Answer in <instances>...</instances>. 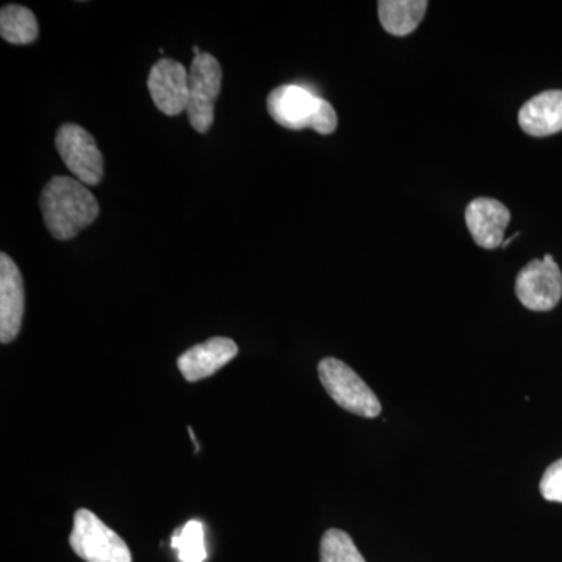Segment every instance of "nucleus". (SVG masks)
I'll return each instance as SVG.
<instances>
[{
  "label": "nucleus",
  "mask_w": 562,
  "mask_h": 562,
  "mask_svg": "<svg viewBox=\"0 0 562 562\" xmlns=\"http://www.w3.org/2000/svg\"><path fill=\"white\" fill-rule=\"evenodd\" d=\"M50 235L60 241L76 238L98 220L99 203L87 184L70 177H54L44 187L40 201Z\"/></svg>",
  "instance_id": "obj_1"
},
{
  "label": "nucleus",
  "mask_w": 562,
  "mask_h": 562,
  "mask_svg": "<svg viewBox=\"0 0 562 562\" xmlns=\"http://www.w3.org/2000/svg\"><path fill=\"white\" fill-rule=\"evenodd\" d=\"M268 111L277 124L290 131L313 128L319 135H331L338 127V114L331 103L301 85L276 88L268 95Z\"/></svg>",
  "instance_id": "obj_2"
},
{
  "label": "nucleus",
  "mask_w": 562,
  "mask_h": 562,
  "mask_svg": "<svg viewBox=\"0 0 562 562\" xmlns=\"http://www.w3.org/2000/svg\"><path fill=\"white\" fill-rule=\"evenodd\" d=\"M69 543L77 557L87 562H133L124 539L88 509L81 508L74 516Z\"/></svg>",
  "instance_id": "obj_3"
},
{
  "label": "nucleus",
  "mask_w": 562,
  "mask_h": 562,
  "mask_svg": "<svg viewBox=\"0 0 562 562\" xmlns=\"http://www.w3.org/2000/svg\"><path fill=\"white\" fill-rule=\"evenodd\" d=\"M319 379L328 395L346 412L369 419L382 413V403L371 387L346 362L325 358L319 362Z\"/></svg>",
  "instance_id": "obj_4"
},
{
  "label": "nucleus",
  "mask_w": 562,
  "mask_h": 562,
  "mask_svg": "<svg viewBox=\"0 0 562 562\" xmlns=\"http://www.w3.org/2000/svg\"><path fill=\"white\" fill-rule=\"evenodd\" d=\"M222 69L211 54L194 57L190 68V101L188 120L195 132L206 133L214 122V106L220 98Z\"/></svg>",
  "instance_id": "obj_5"
},
{
  "label": "nucleus",
  "mask_w": 562,
  "mask_h": 562,
  "mask_svg": "<svg viewBox=\"0 0 562 562\" xmlns=\"http://www.w3.org/2000/svg\"><path fill=\"white\" fill-rule=\"evenodd\" d=\"M55 146L77 180L90 187L101 183L103 155L90 132L77 124H63L55 136Z\"/></svg>",
  "instance_id": "obj_6"
},
{
  "label": "nucleus",
  "mask_w": 562,
  "mask_h": 562,
  "mask_svg": "<svg viewBox=\"0 0 562 562\" xmlns=\"http://www.w3.org/2000/svg\"><path fill=\"white\" fill-rule=\"evenodd\" d=\"M516 295L532 312H550L561 302L562 273L552 255L525 266L517 276Z\"/></svg>",
  "instance_id": "obj_7"
},
{
  "label": "nucleus",
  "mask_w": 562,
  "mask_h": 562,
  "mask_svg": "<svg viewBox=\"0 0 562 562\" xmlns=\"http://www.w3.org/2000/svg\"><path fill=\"white\" fill-rule=\"evenodd\" d=\"M147 88L161 113L179 116L190 101V69L172 58H162L150 69Z\"/></svg>",
  "instance_id": "obj_8"
},
{
  "label": "nucleus",
  "mask_w": 562,
  "mask_h": 562,
  "mask_svg": "<svg viewBox=\"0 0 562 562\" xmlns=\"http://www.w3.org/2000/svg\"><path fill=\"white\" fill-rule=\"evenodd\" d=\"M24 281L16 262L0 255V341L13 342L20 335L24 317Z\"/></svg>",
  "instance_id": "obj_9"
},
{
  "label": "nucleus",
  "mask_w": 562,
  "mask_h": 562,
  "mask_svg": "<svg viewBox=\"0 0 562 562\" xmlns=\"http://www.w3.org/2000/svg\"><path fill=\"white\" fill-rule=\"evenodd\" d=\"M512 221L508 206L497 199L479 198L465 209V225L473 241L483 249H497L503 244L505 231Z\"/></svg>",
  "instance_id": "obj_10"
},
{
  "label": "nucleus",
  "mask_w": 562,
  "mask_h": 562,
  "mask_svg": "<svg viewBox=\"0 0 562 562\" xmlns=\"http://www.w3.org/2000/svg\"><path fill=\"white\" fill-rule=\"evenodd\" d=\"M238 355V346L233 339L211 338L184 351L179 358V369L184 380L190 383L209 379L228 364Z\"/></svg>",
  "instance_id": "obj_11"
},
{
  "label": "nucleus",
  "mask_w": 562,
  "mask_h": 562,
  "mask_svg": "<svg viewBox=\"0 0 562 562\" xmlns=\"http://www.w3.org/2000/svg\"><path fill=\"white\" fill-rule=\"evenodd\" d=\"M519 125L536 138L562 132V91H543L530 99L519 111Z\"/></svg>",
  "instance_id": "obj_12"
},
{
  "label": "nucleus",
  "mask_w": 562,
  "mask_h": 562,
  "mask_svg": "<svg viewBox=\"0 0 562 562\" xmlns=\"http://www.w3.org/2000/svg\"><path fill=\"white\" fill-rule=\"evenodd\" d=\"M427 7L425 0H382L379 2L380 24L391 35H409L419 27Z\"/></svg>",
  "instance_id": "obj_13"
},
{
  "label": "nucleus",
  "mask_w": 562,
  "mask_h": 562,
  "mask_svg": "<svg viewBox=\"0 0 562 562\" xmlns=\"http://www.w3.org/2000/svg\"><path fill=\"white\" fill-rule=\"evenodd\" d=\"M40 27L32 10L22 5H5L0 11V35L10 44H32L38 38Z\"/></svg>",
  "instance_id": "obj_14"
},
{
  "label": "nucleus",
  "mask_w": 562,
  "mask_h": 562,
  "mask_svg": "<svg viewBox=\"0 0 562 562\" xmlns=\"http://www.w3.org/2000/svg\"><path fill=\"white\" fill-rule=\"evenodd\" d=\"M171 547L179 554L180 562H205L209 558L205 547V531L202 522L190 520L172 536Z\"/></svg>",
  "instance_id": "obj_15"
},
{
  "label": "nucleus",
  "mask_w": 562,
  "mask_h": 562,
  "mask_svg": "<svg viewBox=\"0 0 562 562\" xmlns=\"http://www.w3.org/2000/svg\"><path fill=\"white\" fill-rule=\"evenodd\" d=\"M321 562H366L347 532L328 530L321 542Z\"/></svg>",
  "instance_id": "obj_16"
},
{
  "label": "nucleus",
  "mask_w": 562,
  "mask_h": 562,
  "mask_svg": "<svg viewBox=\"0 0 562 562\" xmlns=\"http://www.w3.org/2000/svg\"><path fill=\"white\" fill-rule=\"evenodd\" d=\"M539 487L546 501L562 503V458L547 469Z\"/></svg>",
  "instance_id": "obj_17"
},
{
  "label": "nucleus",
  "mask_w": 562,
  "mask_h": 562,
  "mask_svg": "<svg viewBox=\"0 0 562 562\" xmlns=\"http://www.w3.org/2000/svg\"><path fill=\"white\" fill-rule=\"evenodd\" d=\"M192 52H194L195 57H198V55H201V54H202L201 49H199V47H198V46L192 47Z\"/></svg>",
  "instance_id": "obj_18"
}]
</instances>
